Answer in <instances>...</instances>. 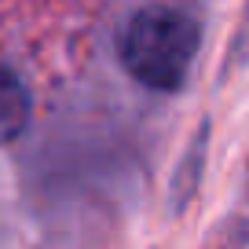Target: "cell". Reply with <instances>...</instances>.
Returning <instances> with one entry per match:
<instances>
[{"label":"cell","mask_w":249,"mask_h":249,"mask_svg":"<svg viewBox=\"0 0 249 249\" xmlns=\"http://www.w3.org/2000/svg\"><path fill=\"white\" fill-rule=\"evenodd\" d=\"M198 22L172 8H147L136 11L121 30L117 55L121 66L140 85L172 92L187 81V70L198 55Z\"/></svg>","instance_id":"6da1fadb"},{"label":"cell","mask_w":249,"mask_h":249,"mask_svg":"<svg viewBox=\"0 0 249 249\" xmlns=\"http://www.w3.org/2000/svg\"><path fill=\"white\" fill-rule=\"evenodd\" d=\"M26 124H30V92L15 70L0 66V147L18 140Z\"/></svg>","instance_id":"7a4b0ae2"}]
</instances>
